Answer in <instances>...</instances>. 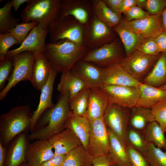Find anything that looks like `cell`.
Masks as SVG:
<instances>
[{"instance_id":"c3c4849f","label":"cell","mask_w":166,"mask_h":166,"mask_svg":"<svg viewBox=\"0 0 166 166\" xmlns=\"http://www.w3.org/2000/svg\"><path fill=\"white\" fill-rule=\"evenodd\" d=\"M155 39L160 53H166V32L164 31Z\"/></svg>"},{"instance_id":"f6af8a7d","label":"cell","mask_w":166,"mask_h":166,"mask_svg":"<svg viewBox=\"0 0 166 166\" xmlns=\"http://www.w3.org/2000/svg\"><path fill=\"white\" fill-rule=\"evenodd\" d=\"M124 14L125 16L124 19L127 22L143 19L150 15L146 11L136 6L132 7Z\"/></svg>"},{"instance_id":"7402d4cb","label":"cell","mask_w":166,"mask_h":166,"mask_svg":"<svg viewBox=\"0 0 166 166\" xmlns=\"http://www.w3.org/2000/svg\"><path fill=\"white\" fill-rule=\"evenodd\" d=\"M34 53V61L30 82L34 88L41 91L49 78L52 65L45 53Z\"/></svg>"},{"instance_id":"d590c367","label":"cell","mask_w":166,"mask_h":166,"mask_svg":"<svg viewBox=\"0 0 166 166\" xmlns=\"http://www.w3.org/2000/svg\"><path fill=\"white\" fill-rule=\"evenodd\" d=\"M149 166H166V151L156 147L154 144H148L144 156Z\"/></svg>"},{"instance_id":"7a4b0ae2","label":"cell","mask_w":166,"mask_h":166,"mask_svg":"<svg viewBox=\"0 0 166 166\" xmlns=\"http://www.w3.org/2000/svg\"><path fill=\"white\" fill-rule=\"evenodd\" d=\"M88 50L83 44L64 39L46 44L45 53L58 72L70 70L85 56Z\"/></svg>"},{"instance_id":"7c38bea8","label":"cell","mask_w":166,"mask_h":166,"mask_svg":"<svg viewBox=\"0 0 166 166\" xmlns=\"http://www.w3.org/2000/svg\"><path fill=\"white\" fill-rule=\"evenodd\" d=\"M101 88L106 94L109 103L127 108L136 107L141 95L139 87L103 84Z\"/></svg>"},{"instance_id":"816d5d0a","label":"cell","mask_w":166,"mask_h":166,"mask_svg":"<svg viewBox=\"0 0 166 166\" xmlns=\"http://www.w3.org/2000/svg\"><path fill=\"white\" fill-rule=\"evenodd\" d=\"M6 148L0 144V166H4L6 157Z\"/></svg>"},{"instance_id":"ee69618b","label":"cell","mask_w":166,"mask_h":166,"mask_svg":"<svg viewBox=\"0 0 166 166\" xmlns=\"http://www.w3.org/2000/svg\"><path fill=\"white\" fill-rule=\"evenodd\" d=\"M166 7V0H146L144 9L150 15L161 14Z\"/></svg>"},{"instance_id":"680465c9","label":"cell","mask_w":166,"mask_h":166,"mask_svg":"<svg viewBox=\"0 0 166 166\" xmlns=\"http://www.w3.org/2000/svg\"><path fill=\"white\" fill-rule=\"evenodd\" d=\"M112 166H117V165H116V164H114Z\"/></svg>"},{"instance_id":"d6986e66","label":"cell","mask_w":166,"mask_h":166,"mask_svg":"<svg viewBox=\"0 0 166 166\" xmlns=\"http://www.w3.org/2000/svg\"><path fill=\"white\" fill-rule=\"evenodd\" d=\"M102 74L104 84L138 87L141 83L134 79L120 63L102 68Z\"/></svg>"},{"instance_id":"7bdbcfd3","label":"cell","mask_w":166,"mask_h":166,"mask_svg":"<svg viewBox=\"0 0 166 166\" xmlns=\"http://www.w3.org/2000/svg\"><path fill=\"white\" fill-rule=\"evenodd\" d=\"M126 146L131 166H149L144 156L130 145Z\"/></svg>"},{"instance_id":"ba28073f","label":"cell","mask_w":166,"mask_h":166,"mask_svg":"<svg viewBox=\"0 0 166 166\" xmlns=\"http://www.w3.org/2000/svg\"><path fill=\"white\" fill-rule=\"evenodd\" d=\"M14 67L11 75L4 88L0 92V100L6 96L13 87L21 81H30L34 61V52L26 51L13 56Z\"/></svg>"},{"instance_id":"ffe728a7","label":"cell","mask_w":166,"mask_h":166,"mask_svg":"<svg viewBox=\"0 0 166 166\" xmlns=\"http://www.w3.org/2000/svg\"><path fill=\"white\" fill-rule=\"evenodd\" d=\"M109 103L106 94L101 87L90 88L84 117L89 120L103 118Z\"/></svg>"},{"instance_id":"ac0fdd59","label":"cell","mask_w":166,"mask_h":166,"mask_svg":"<svg viewBox=\"0 0 166 166\" xmlns=\"http://www.w3.org/2000/svg\"><path fill=\"white\" fill-rule=\"evenodd\" d=\"M52 66L49 78L41 90L40 100L37 109L32 113L28 130L32 132L43 113L47 109L53 107L54 105L52 101L53 84L58 73Z\"/></svg>"},{"instance_id":"74e56055","label":"cell","mask_w":166,"mask_h":166,"mask_svg":"<svg viewBox=\"0 0 166 166\" xmlns=\"http://www.w3.org/2000/svg\"><path fill=\"white\" fill-rule=\"evenodd\" d=\"M38 24L36 22H22L9 30L7 33L11 34L17 40L19 44L21 45L26 39L30 31Z\"/></svg>"},{"instance_id":"30bf717a","label":"cell","mask_w":166,"mask_h":166,"mask_svg":"<svg viewBox=\"0 0 166 166\" xmlns=\"http://www.w3.org/2000/svg\"><path fill=\"white\" fill-rule=\"evenodd\" d=\"M89 121L90 131L87 150L94 158L107 155L109 139L108 128L103 118Z\"/></svg>"},{"instance_id":"db71d44e","label":"cell","mask_w":166,"mask_h":166,"mask_svg":"<svg viewBox=\"0 0 166 166\" xmlns=\"http://www.w3.org/2000/svg\"><path fill=\"white\" fill-rule=\"evenodd\" d=\"M161 16L163 29L166 32V7L162 12Z\"/></svg>"},{"instance_id":"4316f807","label":"cell","mask_w":166,"mask_h":166,"mask_svg":"<svg viewBox=\"0 0 166 166\" xmlns=\"http://www.w3.org/2000/svg\"><path fill=\"white\" fill-rule=\"evenodd\" d=\"M113 29L121 40L125 57L136 50L140 43L144 38L140 34L125 26L121 22Z\"/></svg>"},{"instance_id":"5bb4252c","label":"cell","mask_w":166,"mask_h":166,"mask_svg":"<svg viewBox=\"0 0 166 166\" xmlns=\"http://www.w3.org/2000/svg\"><path fill=\"white\" fill-rule=\"evenodd\" d=\"M48 33V27L38 24L30 31L19 47L8 51L6 57H13L26 51L45 53V42Z\"/></svg>"},{"instance_id":"277c9868","label":"cell","mask_w":166,"mask_h":166,"mask_svg":"<svg viewBox=\"0 0 166 166\" xmlns=\"http://www.w3.org/2000/svg\"><path fill=\"white\" fill-rule=\"evenodd\" d=\"M60 0H29L20 14L22 22H36L48 27L58 16Z\"/></svg>"},{"instance_id":"2e32d148","label":"cell","mask_w":166,"mask_h":166,"mask_svg":"<svg viewBox=\"0 0 166 166\" xmlns=\"http://www.w3.org/2000/svg\"><path fill=\"white\" fill-rule=\"evenodd\" d=\"M102 70V68L81 59L73 65L70 70L83 82L85 87L91 88L101 87L103 84Z\"/></svg>"},{"instance_id":"ab89813d","label":"cell","mask_w":166,"mask_h":166,"mask_svg":"<svg viewBox=\"0 0 166 166\" xmlns=\"http://www.w3.org/2000/svg\"><path fill=\"white\" fill-rule=\"evenodd\" d=\"M151 109L156 121L165 132L166 128V99L157 103Z\"/></svg>"},{"instance_id":"f35d334b","label":"cell","mask_w":166,"mask_h":166,"mask_svg":"<svg viewBox=\"0 0 166 166\" xmlns=\"http://www.w3.org/2000/svg\"><path fill=\"white\" fill-rule=\"evenodd\" d=\"M14 67L13 57H6L4 60L0 61V89L5 87L6 81L9 80Z\"/></svg>"},{"instance_id":"6f0895ef","label":"cell","mask_w":166,"mask_h":166,"mask_svg":"<svg viewBox=\"0 0 166 166\" xmlns=\"http://www.w3.org/2000/svg\"><path fill=\"white\" fill-rule=\"evenodd\" d=\"M158 88L161 89L166 90V84Z\"/></svg>"},{"instance_id":"52a82bcc","label":"cell","mask_w":166,"mask_h":166,"mask_svg":"<svg viewBox=\"0 0 166 166\" xmlns=\"http://www.w3.org/2000/svg\"><path fill=\"white\" fill-rule=\"evenodd\" d=\"M117 34L93 14L85 25L83 33V44L88 51L99 47L116 38Z\"/></svg>"},{"instance_id":"4fadbf2b","label":"cell","mask_w":166,"mask_h":166,"mask_svg":"<svg viewBox=\"0 0 166 166\" xmlns=\"http://www.w3.org/2000/svg\"><path fill=\"white\" fill-rule=\"evenodd\" d=\"M93 15L91 0H62L58 16H72L85 25Z\"/></svg>"},{"instance_id":"f907efd6","label":"cell","mask_w":166,"mask_h":166,"mask_svg":"<svg viewBox=\"0 0 166 166\" xmlns=\"http://www.w3.org/2000/svg\"><path fill=\"white\" fill-rule=\"evenodd\" d=\"M103 1L112 11L119 14V10L123 0H103Z\"/></svg>"},{"instance_id":"1f68e13d","label":"cell","mask_w":166,"mask_h":166,"mask_svg":"<svg viewBox=\"0 0 166 166\" xmlns=\"http://www.w3.org/2000/svg\"><path fill=\"white\" fill-rule=\"evenodd\" d=\"M94 157L82 145L66 155L62 166H92Z\"/></svg>"},{"instance_id":"7dc6e473","label":"cell","mask_w":166,"mask_h":166,"mask_svg":"<svg viewBox=\"0 0 166 166\" xmlns=\"http://www.w3.org/2000/svg\"><path fill=\"white\" fill-rule=\"evenodd\" d=\"M114 164L107 155L93 158L92 166H112Z\"/></svg>"},{"instance_id":"b9f144b4","label":"cell","mask_w":166,"mask_h":166,"mask_svg":"<svg viewBox=\"0 0 166 166\" xmlns=\"http://www.w3.org/2000/svg\"><path fill=\"white\" fill-rule=\"evenodd\" d=\"M17 44L19 45L17 40L11 34H0V61L5 59L9 48Z\"/></svg>"},{"instance_id":"f1b7e54d","label":"cell","mask_w":166,"mask_h":166,"mask_svg":"<svg viewBox=\"0 0 166 166\" xmlns=\"http://www.w3.org/2000/svg\"><path fill=\"white\" fill-rule=\"evenodd\" d=\"M93 14L109 27L113 29L122 19L121 15L110 9L103 0H91Z\"/></svg>"},{"instance_id":"d4e9b609","label":"cell","mask_w":166,"mask_h":166,"mask_svg":"<svg viewBox=\"0 0 166 166\" xmlns=\"http://www.w3.org/2000/svg\"><path fill=\"white\" fill-rule=\"evenodd\" d=\"M65 128L71 130L80 140L82 145L87 150L90 131L89 120L84 117L72 114L66 121Z\"/></svg>"},{"instance_id":"5b68a950","label":"cell","mask_w":166,"mask_h":166,"mask_svg":"<svg viewBox=\"0 0 166 166\" xmlns=\"http://www.w3.org/2000/svg\"><path fill=\"white\" fill-rule=\"evenodd\" d=\"M84 25L70 16H58L48 27L49 42L66 39L83 44Z\"/></svg>"},{"instance_id":"d6a6232c","label":"cell","mask_w":166,"mask_h":166,"mask_svg":"<svg viewBox=\"0 0 166 166\" xmlns=\"http://www.w3.org/2000/svg\"><path fill=\"white\" fill-rule=\"evenodd\" d=\"M164 133L156 121L151 123L143 132L148 143H153L157 147L166 151V138Z\"/></svg>"},{"instance_id":"cb8c5ba5","label":"cell","mask_w":166,"mask_h":166,"mask_svg":"<svg viewBox=\"0 0 166 166\" xmlns=\"http://www.w3.org/2000/svg\"><path fill=\"white\" fill-rule=\"evenodd\" d=\"M108 130L109 147L107 155L118 166H131L126 145L108 128Z\"/></svg>"},{"instance_id":"8992f818","label":"cell","mask_w":166,"mask_h":166,"mask_svg":"<svg viewBox=\"0 0 166 166\" xmlns=\"http://www.w3.org/2000/svg\"><path fill=\"white\" fill-rule=\"evenodd\" d=\"M122 45L116 38L97 48L88 50L81 60L103 68L120 63L125 58Z\"/></svg>"},{"instance_id":"8fae6325","label":"cell","mask_w":166,"mask_h":166,"mask_svg":"<svg viewBox=\"0 0 166 166\" xmlns=\"http://www.w3.org/2000/svg\"><path fill=\"white\" fill-rule=\"evenodd\" d=\"M127 109L109 103L103 117L108 128L125 144L130 114Z\"/></svg>"},{"instance_id":"bcb514c9","label":"cell","mask_w":166,"mask_h":166,"mask_svg":"<svg viewBox=\"0 0 166 166\" xmlns=\"http://www.w3.org/2000/svg\"><path fill=\"white\" fill-rule=\"evenodd\" d=\"M66 155L55 154L52 158L39 166H62Z\"/></svg>"},{"instance_id":"8d00e7d4","label":"cell","mask_w":166,"mask_h":166,"mask_svg":"<svg viewBox=\"0 0 166 166\" xmlns=\"http://www.w3.org/2000/svg\"><path fill=\"white\" fill-rule=\"evenodd\" d=\"M127 144L132 146L144 156L148 143L142 132L128 127L126 136V144Z\"/></svg>"},{"instance_id":"6da1fadb","label":"cell","mask_w":166,"mask_h":166,"mask_svg":"<svg viewBox=\"0 0 166 166\" xmlns=\"http://www.w3.org/2000/svg\"><path fill=\"white\" fill-rule=\"evenodd\" d=\"M69 100L68 95L61 94L56 104L40 117L33 130L28 135V140H48L65 129L66 121L73 114Z\"/></svg>"},{"instance_id":"9f6ffc18","label":"cell","mask_w":166,"mask_h":166,"mask_svg":"<svg viewBox=\"0 0 166 166\" xmlns=\"http://www.w3.org/2000/svg\"><path fill=\"white\" fill-rule=\"evenodd\" d=\"M19 166H30L26 161L21 164Z\"/></svg>"},{"instance_id":"91938a15","label":"cell","mask_w":166,"mask_h":166,"mask_svg":"<svg viewBox=\"0 0 166 166\" xmlns=\"http://www.w3.org/2000/svg\"><path fill=\"white\" fill-rule=\"evenodd\" d=\"M166 132V128H165V132Z\"/></svg>"},{"instance_id":"681fc988","label":"cell","mask_w":166,"mask_h":166,"mask_svg":"<svg viewBox=\"0 0 166 166\" xmlns=\"http://www.w3.org/2000/svg\"><path fill=\"white\" fill-rule=\"evenodd\" d=\"M136 0H123L120 6L119 14H124L132 7L136 6Z\"/></svg>"},{"instance_id":"4dcf8cb0","label":"cell","mask_w":166,"mask_h":166,"mask_svg":"<svg viewBox=\"0 0 166 166\" xmlns=\"http://www.w3.org/2000/svg\"><path fill=\"white\" fill-rule=\"evenodd\" d=\"M143 83L157 88L166 84V53L160 54Z\"/></svg>"},{"instance_id":"603a6c76","label":"cell","mask_w":166,"mask_h":166,"mask_svg":"<svg viewBox=\"0 0 166 166\" xmlns=\"http://www.w3.org/2000/svg\"><path fill=\"white\" fill-rule=\"evenodd\" d=\"M52 146L55 154L67 155L71 151L82 145L75 133L65 128L48 139Z\"/></svg>"},{"instance_id":"484cf974","label":"cell","mask_w":166,"mask_h":166,"mask_svg":"<svg viewBox=\"0 0 166 166\" xmlns=\"http://www.w3.org/2000/svg\"><path fill=\"white\" fill-rule=\"evenodd\" d=\"M139 87L141 95L136 106L151 109L157 103L166 99V90L143 83Z\"/></svg>"},{"instance_id":"f5cc1de1","label":"cell","mask_w":166,"mask_h":166,"mask_svg":"<svg viewBox=\"0 0 166 166\" xmlns=\"http://www.w3.org/2000/svg\"><path fill=\"white\" fill-rule=\"evenodd\" d=\"M29 0H12L11 1L12 7L14 8L15 11H17L22 5L28 3Z\"/></svg>"},{"instance_id":"836d02e7","label":"cell","mask_w":166,"mask_h":166,"mask_svg":"<svg viewBox=\"0 0 166 166\" xmlns=\"http://www.w3.org/2000/svg\"><path fill=\"white\" fill-rule=\"evenodd\" d=\"M12 7L11 1L0 9V34L7 33L19 24L21 19L16 18L13 15Z\"/></svg>"},{"instance_id":"9a60e30c","label":"cell","mask_w":166,"mask_h":166,"mask_svg":"<svg viewBox=\"0 0 166 166\" xmlns=\"http://www.w3.org/2000/svg\"><path fill=\"white\" fill-rule=\"evenodd\" d=\"M121 22L125 26L144 38H156L164 31L161 14L150 15L143 19L130 22L122 19Z\"/></svg>"},{"instance_id":"11a10c76","label":"cell","mask_w":166,"mask_h":166,"mask_svg":"<svg viewBox=\"0 0 166 166\" xmlns=\"http://www.w3.org/2000/svg\"><path fill=\"white\" fill-rule=\"evenodd\" d=\"M146 0H136V6L142 9L144 8Z\"/></svg>"},{"instance_id":"3957f363","label":"cell","mask_w":166,"mask_h":166,"mask_svg":"<svg viewBox=\"0 0 166 166\" xmlns=\"http://www.w3.org/2000/svg\"><path fill=\"white\" fill-rule=\"evenodd\" d=\"M32 113L28 105L18 106L0 116V144L6 148L20 133L28 130Z\"/></svg>"},{"instance_id":"44dd1931","label":"cell","mask_w":166,"mask_h":166,"mask_svg":"<svg viewBox=\"0 0 166 166\" xmlns=\"http://www.w3.org/2000/svg\"><path fill=\"white\" fill-rule=\"evenodd\" d=\"M28 141L27 131L14 138L6 148L4 166H19L25 161V152Z\"/></svg>"},{"instance_id":"e0dca14e","label":"cell","mask_w":166,"mask_h":166,"mask_svg":"<svg viewBox=\"0 0 166 166\" xmlns=\"http://www.w3.org/2000/svg\"><path fill=\"white\" fill-rule=\"evenodd\" d=\"M48 140H37L28 143L26 149L25 161L30 166H39L55 155Z\"/></svg>"},{"instance_id":"60d3db41","label":"cell","mask_w":166,"mask_h":166,"mask_svg":"<svg viewBox=\"0 0 166 166\" xmlns=\"http://www.w3.org/2000/svg\"><path fill=\"white\" fill-rule=\"evenodd\" d=\"M136 49L143 53L152 56H158L161 53L155 38H144Z\"/></svg>"},{"instance_id":"83f0119b","label":"cell","mask_w":166,"mask_h":166,"mask_svg":"<svg viewBox=\"0 0 166 166\" xmlns=\"http://www.w3.org/2000/svg\"><path fill=\"white\" fill-rule=\"evenodd\" d=\"M85 87L83 82L69 70L62 73L57 90L61 94H68L70 100Z\"/></svg>"},{"instance_id":"f546056e","label":"cell","mask_w":166,"mask_h":166,"mask_svg":"<svg viewBox=\"0 0 166 166\" xmlns=\"http://www.w3.org/2000/svg\"><path fill=\"white\" fill-rule=\"evenodd\" d=\"M155 121L151 109L140 106L131 109L129 121L130 127L143 133L151 123Z\"/></svg>"},{"instance_id":"9c48e42d","label":"cell","mask_w":166,"mask_h":166,"mask_svg":"<svg viewBox=\"0 0 166 166\" xmlns=\"http://www.w3.org/2000/svg\"><path fill=\"white\" fill-rule=\"evenodd\" d=\"M160 54L147 55L136 49L125 57L120 64L134 79L141 83L155 64Z\"/></svg>"},{"instance_id":"e575fe53","label":"cell","mask_w":166,"mask_h":166,"mask_svg":"<svg viewBox=\"0 0 166 166\" xmlns=\"http://www.w3.org/2000/svg\"><path fill=\"white\" fill-rule=\"evenodd\" d=\"M89 88L85 87L77 95L69 100V105L72 114L84 117L86 112Z\"/></svg>"}]
</instances>
